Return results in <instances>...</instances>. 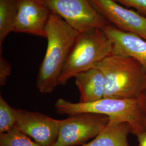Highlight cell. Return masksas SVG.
<instances>
[{
  "instance_id": "obj_1",
  "label": "cell",
  "mask_w": 146,
  "mask_h": 146,
  "mask_svg": "<svg viewBox=\"0 0 146 146\" xmlns=\"http://www.w3.org/2000/svg\"><path fill=\"white\" fill-rule=\"evenodd\" d=\"M79 33L62 18L51 13L46 27L47 49L36 78L41 93H51L58 86V79Z\"/></svg>"
},
{
  "instance_id": "obj_2",
  "label": "cell",
  "mask_w": 146,
  "mask_h": 146,
  "mask_svg": "<svg viewBox=\"0 0 146 146\" xmlns=\"http://www.w3.org/2000/svg\"><path fill=\"white\" fill-rule=\"evenodd\" d=\"M94 67L104 75V98H137L146 89V70L132 58L111 54Z\"/></svg>"
},
{
  "instance_id": "obj_3",
  "label": "cell",
  "mask_w": 146,
  "mask_h": 146,
  "mask_svg": "<svg viewBox=\"0 0 146 146\" xmlns=\"http://www.w3.org/2000/svg\"><path fill=\"white\" fill-rule=\"evenodd\" d=\"M58 114L74 115L91 113L107 116L127 123L131 133L136 136L146 131V117L141 110L137 98H104L99 101L83 104L74 103L64 99H58L55 104Z\"/></svg>"
},
{
  "instance_id": "obj_4",
  "label": "cell",
  "mask_w": 146,
  "mask_h": 146,
  "mask_svg": "<svg viewBox=\"0 0 146 146\" xmlns=\"http://www.w3.org/2000/svg\"><path fill=\"white\" fill-rule=\"evenodd\" d=\"M111 54V46L100 28L80 33L64 64L58 85H65L70 78L93 68Z\"/></svg>"
},
{
  "instance_id": "obj_5",
  "label": "cell",
  "mask_w": 146,
  "mask_h": 146,
  "mask_svg": "<svg viewBox=\"0 0 146 146\" xmlns=\"http://www.w3.org/2000/svg\"><path fill=\"white\" fill-rule=\"evenodd\" d=\"M109 120L107 116L91 113L70 115L60 120L58 139L52 146L84 145L104 129Z\"/></svg>"
},
{
  "instance_id": "obj_6",
  "label": "cell",
  "mask_w": 146,
  "mask_h": 146,
  "mask_svg": "<svg viewBox=\"0 0 146 146\" xmlns=\"http://www.w3.org/2000/svg\"><path fill=\"white\" fill-rule=\"evenodd\" d=\"M52 13L62 18L79 32L102 29L106 20L96 11L89 0H43Z\"/></svg>"
},
{
  "instance_id": "obj_7",
  "label": "cell",
  "mask_w": 146,
  "mask_h": 146,
  "mask_svg": "<svg viewBox=\"0 0 146 146\" xmlns=\"http://www.w3.org/2000/svg\"><path fill=\"white\" fill-rule=\"evenodd\" d=\"M15 127L42 146H52L57 140L60 120L38 111L15 109Z\"/></svg>"
},
{
  "instance_id": "obj_8",
  "label": "cell",
  "mask_w": 146,
  "mask_h": 146,
  "mask_svg": "<svg viewBox=\"0 0 146 146\" xmlns=\"http://www.w3.org/2000/svg\"><path fill=\"white\" fill-rule=\"evenodd\" d=\"M104 19L116 28L141 37L146 40V17L127 8L114 0H89Z\"/></svg>"
},
{
  "instance_id": "obj_9",
  "label": "cell",
  "mask_w": 146,
  "mask_h": 146,
  "mask_svg": "<svg viewBox=\"0 0 146 146\" xmlns=\"http://www.w3.org/2000/svg\"><path fill=\"white\" fill-rule=\"evenodd\" d=\"M17 14L13 32L46 37L51 11L43 0H17Z\"/></svg>"
},
{
  "instance_id": "obj_10",
  "label": "cell",
  "mask_w": 146,
  "mask_h": 146,
  "mask_svg": "<svg viewBox=\"0 0 146 146\" xmlns=\"http://www.w3.org/2000/svg\"><path fill=\"white\" fill-rule=\"evenodd\" d=\"M111 46V54L132 58L146 70V40L107 24L102 29Z\"/></svg>"
},
{
  "instance_id": "obj_11",
  "label": "cell",
  "mask_w": 146,
  "mask_h": 146,
  "mask_svg": "<svg viewBox=\"0 0 146 146\" xmlns=\"http://www.w3.org/2000/svg\"><path fill=\"white\" fill-rule=\"evenodd\" d=\"M75 78L80 93L79 102L90 103L104 98L106 80L98 68H90L78 74Z\"/></svg>"
},
{
  "instance_id": "obj_12",
  "label": "cell",
  "mask_w": 146,
  "mask_h": 146,
  "mask_svg": "<svg viewBox=\"0 0 146 146\" xmlns=\"http://www.w3.org/2000/svg\"><path fill=\"white\" fill-rule=\"evenodd\" d=\"M131 133L127 123L110 118L104 129L92 141L82 146H129L128 136Z\"/></svg>"
},
{
  "instance_id": "obj_13",
  "label": "cell",
  "mask_w": 146,
  "mask_h": 146,
  "mask_svg": "<svg viewBox=\"0 0 146 146\" xmlns=\"http://www.w3.org/2000/svg\"><path fill=\"white\" fill-rule=\"evenodd\" d=\"M17 0H0V48L13 32L17 14Z\"/></svg>"
},
{
  "instance_id": "obj_14",
  "label": "cell",
  "mask_w": 146,
  "mask_h": 146,
  "mask_svg": "<svg viewBox=\"0 0 146 146\" xmlns=\"http://www.w3.org/2000/svg\"><path fill=\"white\" fill-rule=\"evenodd\" d=\"M0 146H42L16 127L0 134Z\"/></svg>"
},
{
  "instance_id": "obj_15",
  "label": "cell",
  "mask_w": 146,
  "mask_h": 146,
  "mask_svg": "<svg viewBox=\"0 0 146 146\" xmlns=\"http://www.w3.org/2000/svg\"><path fill=\"white\" fill-rule=\"evenodd\" d=\"M16 115L15 108L11 107L0 96V134L7 133L15 127Z\"/></svg>"
},
{
  "instance_id": "obj_16",
  "label": "cell",
  "mask_w": 146,
  "mask_h": 146,
  "mask_svg": "<svg viewBox=\"0 0 146 146\" xmlns=\"http://www.w3.org/2000/svg\"><path fill=\"white\" fill-rule=\"evenodd\" d=\"M11 73V63L7 61L2 55V48H0V84H5Z\"/></svg>"
},
{
  "instance_id": "obj_17",
  "label": "cell",
  "mask_w": 146,
  "mask_h": 146,
  "mask_svg": "<svg viewBox=\"0 0 146 146\" xmlns=\"http://www.w3.org/2000/svg\"><path fill=\"white\" fill-rule=\"evenodd\" d=\"M121 5L134 8L141 12L146 13V0H114Z\"/></svg>"
},
{
  "instance_id": "obj_18",
  "label": "cell",
  "mask_w": 146,
  "mask_h": 146,
  "mask_svg": "<svg viewBox=\"0 0 146 146\" xmlns=\"http://www.w3.org/2000/svg\"><path fill=\"white\" fill-rule=\"evenodd\" d=\"M141 110L146 117V89L137 98Z\"/></svg>"
},
{
  "instance_id": "obj_19",
  "label": "cell",
  "mask_w": 146,
  "mask_h": 146,
  "mask_svg": "<svg viewBox=\"0 0 146 146\" xmlns=\"http://www.w3.org/2000/svg\"><path fill=\"white\" fill-rule=\"evenodd\" d=\"M139 146H146V131L140 133L137 135Z\"/></svg>"
}]
</instances>
